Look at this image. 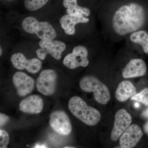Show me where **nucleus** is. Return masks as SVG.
Listing matches in <instances>:
<instances>
[{"label":"nucleus","instance_id":"1","mask_svg":"<svg viewBox=\"0 0 148 148\" xmlns=\"http://www.w3.org/2000/svg\"><path fill=\"white\" fill-rule=\"evenodd\" d=\"M147 18L145 8L135 2L123 5L110 13H101L104 31L114 41L126 38L142 29Z\"/></svg>","mask_w":148,"mask_h":148},{"label":"nucleus","instance_id":"2","mask_svg":"<svg viewBox=\"0 0 148 148\" xmlns=\"http://www.w3.org/2000/svg\"><path fill=\"white\" fill-rule=\"evenodd\" d=\"M68 106L74 116L88 125L94 126L101 120V114L99 111L88 106L80 97H72L69 100Z\"/></svg>","mask_w":148,"mask_h":148},{"label":"nucleus","instance_id":"3","mask_svg":"<svg viewBox=\"0 0 148 148\" xmlns=\"http://www.w3.org/2000/svg\"><path fill=\"white\" fill-rule=\"evenodd\" d=\"M22 29L28 34H35L40 40H54L57 33L53 26L47 21H39L34 16H27L21 23Z\"/></svg>","mask_w":148,"mask_h":148},{"label":"nucleus","instance_id":"4","mask_svg":"<svg viewBox=\"0 0 148 148\" xmlns=\"http://www.w3.org/2000/svg\"><path fill=\"white\" fill-rule=\"evenodd\" d=\"M79 86L84 92H93L95 101L101 105H106L110 99L108 87L94 76L84 77L80 81Z\"/></svg>","mask_w":148,"mask_h":148},{"label":"nucleus","instance_id":"5","mask_svg":"<svg viewBox=\"0 0 148 148\" xmlns=\"http://www.w3.org/2000/svg\"><path fill=\"white\" fill-rule=\"evenodd\" d=\"M38 45L40 48L36 51V54L41 60H45L48 54L51 56L56 60H60L62 57V53L66 48V43L58 40H40Z\"/></svg>","mask_w":148,"mask_h":148},{"label":"nucleus","instance_id":"6","mask_svg":"<svg viewBox=\"0 0 148 148\" xmlns=\"http://www.w3.org/2000/svg\"><path fill=\"white\" fill-rule=\"evenodd\" d=\"M88 56L87 47L82 45H79L73 48L71 53L65 56L63 64L71 69H76L79 67H86L89 63Z\"/></svg>","mask_w":148,"mask_h":148},{"label":"nucleus","instance_id":"7","mask_svg":"<svg viewBox=\"0 0 148 148\" xmlns=\"http://www.w3.org/2000/svg\"><path fill=\"white\" fill-rule=\"evenodd\" d=\"M57 73L51 69H46L41 72L37 78V90L43 95L49 96L53 94L56 89Z\"/></svg>","mask_w":148,"mask_h":148},{"label":"nucleus","instance_id":"8","mask_svg":"<svg viewBox=\"0 0 148 148\" xmlns=\"http://www.w3.org/2000/svg\"><path fill=\"white\" fill-rule=\"evenodd\" d=\"M10 61L15 69L18 70L25 69L32 74H36L39 71L42 64L39 58L27 59L24 54L20 52L14 53L11 57Z\"/></svg>","mask_w":148,"mask_h":148},{"label":"nucleus","instance_id":"9","mask_svg":"<svg viewBox=\"0 0 148 148\" xmlns=\"http://www.w3.org/2000/svg\"><path fill=\"white\" fill-rule=\"evenodd\" d=\"M49 124L52 129L60 135L67 136L72 132L70 119L64 111H55L51 114Z\"/></svg>","mask_w":148,"mask_h":148},{"label":"nucleus","instance_id":"10","mask_svg":"<svg viewBox=\"0 0 148 148\" xmlns=\"http://www.w3.org/2000/svg\"><path fill=\"white\" fill-rule=\"evenodd\" d=\"M132 121V117L126 110L122 109L117 111L115 115L113 127L111 133L112 141L115 142L118 140L129 127Z\"/></svg>","mask_w":148,"mask_h":148},{"label":"nucleus","instance_id":"11","mask_svg":"<svg viewBox=\"0 0 148 148\" xmlns=\"http://www.w3.org/2000/svg\"><path fill=\"white\" fill-rule=\"evenodd\" d=\"M12 82L20 97H24L31 93L34 88V79L23 72L18 71L14 74Z\"/></svg>","mask_w":148,"mask_h":148},{"label":"nucleus","instance_id":"12","mask_svg":"<svg viewBox=\"0 0 148 148\" xmlns=\"http://www.w3.org/2000/svg\"><path fill=\"white\" fill-rule=\"evenodd\" d=\"M143 135L142 129L138 125H130L119 138V145L122 148H131L135 147Z\"/></svg>","mask_w":148,"mask_h":148},{"label":"nucleus","instance_id":"13","mask_svg":"<svg viewBox=\"0 0 148 148\" xmlns=\"http://www.w3.org/2000/svg\"><path fill=\"white\" fill-rule=\"evenodd\" d=\"M147 66L143 59L133 58L126 64L122 71L124 78L128 79L143 76L146 73Z\"/></svg>","mask_w":148,"mask_h":148},{"label":"nucleus","instance_id":"14","mask_svg":"<svg viewBox=\"0 0 148 148\" xmlns=\"http://www.w3.org/2000/svg\"><path fill=\"white\" fill-rule=\"evenodd\" d=\"M90 21L89 17L80 15L64 14L59 19V23L64 33L68 36H73L75 34V27L79 24H88Z\"/></svg>","mask_w":148,"mask_h":148},{"label":"nucleus","instance_id":"15","mask_svg":"<svg viewBox=\"0 0 148 148\" xmlns=\"http://www.w3.org/2000/svg\"><path fill=\"white\" fill-rule=\"evenodd\" d=\"M42 98L37 95H33L24 98L20 102L19 109L21 112L30 114H39L43 108Z\"/></svg>","mask_w":148,"mask_h":148},{"label":"nucleus","instance_id":"16","mask_svg":"<svg viewBox=\"0 0 148 148\" xmlns=\"http://www.w3.org/2000/svg\"><path fill=\"white\" fill-rule=\"evenodd\" d=\"M136 93V88L131 82L124 80L120 83L115 92L117 101L123 102L131 98Z\"/></svg>","mask_w":148,"mask_h":148},{"label":"nucleus","instance_id":"17","mask_svg":"<svg viewBox=\"0 0 148 148\" xmlns=\"http://www.w3.org/2000/svg\"><path fill=\"white\" fill-rule=\"evenodd\" d=\"M63 6L66 8V13L69 15L89 17L91 14L90 9L78 5L77 0H64Z\"/></svg>","mask_w":148,"mask_h":148},{"label":"nucleus","instance_id":"18","mask_svg":"<svg viewBox=\"0 0 148 148\" xmlns=\"http://www.w3.org/2000/svg\"><path fill=\"white\" fill-rule=\"evenodd\" d=\"M132 46L138 45L142 48L144 52L148 53V33L145 30H138L126 37Z\"/></svg>","mask_w":148,"mask_h":148},{"label":"nucleus","instance_id":"19","mask_svg":"<svg viewBox=\"0 0 148 148\" xmlns=\"http://www.w3.org/2000/svg\"><path fill=\"white\" fill-rule=\"evenodd\" d=\"M49 0H24L25 8L30 11L38 10L47 3Z\"/></svg>","mask_w":148,"mask_h":148},{"label":"nucleus","instance_id":"20","mask_svg":"<svg viewBox=\"0 0 148 148\" xmlns=\"http://www.w3.org/2000/svg\"><path fill=\"white\" fill-rule=\"evenodd\" d=\"M132 101L140 102L144 105L148 106V88H145L140 93L135 94L131 98Z\"/></svg>","mask_w":148,"mask_h":148},{"label":"nucleus","instance_id":"21","mask_svg":"<svg viewBox=\"0 0 148 148\" xmlns=\"http://www.w3.org/2000/svg\"><path fill=\"white\" fill-rule=\"evenodd\" d=\"M0 148H7L9 143V135L7 132L3 130H0Z\"/></svg>","mask_w":148,"mask_h":148},{"label":"nucleus","instance_id":"22","mask_svg":"<svg viewBox=\"0 0 148 148\" xmlns=\"http://www.w3.org/2000/svg\"><path fill=\"white\" fill-rule=\"evenodd\" d=\"M9 118L8 116L4 114L1 113L0 114V126L1 127L4 125L5 123L8 121Z\"/></svg>","mask_w":148,"mask_h":148},{"label":"nucleus","instance_id":"23","mask_svg":"<svg viewBox=\"0 0 148 148\" xmlns=\"http://www.w3.org/2000/svg\"><path fill=\"white\" fill-rule=\"evenodd\" d=\"M143 129L144 131L148 136V121H147L145 123L143 126Z\"/></svg>","mask_w":148,"mask_h":148},{"label":"nucleus","instance_id":"24","mask_svg":"<svg viewBox=\"0 0 148 148\" xmlns=\"http://www.w3.org/2000/svg\"><path fill=\"white\" fill-rule=\"evenodd\" d=\"M142 115L144 117L148 118V108L145 110L143 111L142 113Z\"/></svg>","mask_w":148,"mask_h":148},{"label":"nucleus","instance_id":"25","mask_svg":"<svg viewBox=\"0 0 148 148\" xmlns=\"http://www.w3.org/2000/svg\"><path fill=\"white\" fill-rule=\"evenodd\" d=\"M134 106H135V108H138L140 107V105L138 103H135V105H134Z\"/></svg>","mask_w":148,"mask_h":148},{"label":"nucleus","instance_id":"26","mask_svg":"<svg viewBox=\"0 0 148 148\" xmlns=\"http://www.w3.org/2000/svg\"><path fill=\"white\" fill-rule=\"evenodd\" d=\"M3 53V49L1 46L0 47V56H1Z\"/></svg>","mask_w":148,"mask_h":148},{"label":"nucleus","instance_id":"27","mask_svg":"<svg viewBox=\"0 0 148 148\" xmlns=\"http://www.w3.org/2000/svg\"><path fill=\"white\" fill-rule=\"evenodd\" d=\"M64 148H74L75 147H64Z\"/></svg>","mask_w":148,"mask_h":148},{"label":"nucleus","instance_id":"28","mask_svg":"<svg viewBox=\"0 0 148 148\" xmlns=\"http://www.w3.org/2000/svg\"><path fill=\"white\" fill-rule=\"evenodd\" d=\"M9 1H10V0H9Z\"/></svg>","mask_w":148,"mask_h":148}]
</instances>
